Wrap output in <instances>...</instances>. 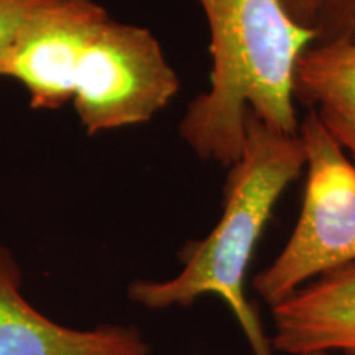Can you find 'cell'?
I'll return each mask as SVG.
<instances>
[{"label": "cell", "instance_id": "cell-1", "mask_svg": "<svg viewBox=\"0 0 355 355\" xmlns=\"http://www.w3.org/2000/svg\"><path fill=\"white\" fill-rule=\"evenodd\" d=\"M2 78L24 84L33 109L73 101L87 135L146 123L180 91L158 38L114 20L96 0L43 8L13 44Z\"/></svg>", "mask_w": 355, "mask_h": 355}, {"label": "cell", "instance_id": "cell-2", "mask_svg": "<svg viewBox=\"0 0 355 355\" xmlns=\"http://www.w3.org/2000/svg\"><path fill=\"white\" fill-rule=\"evenodd\" d=\"M198 3L209 26V87L186 107L180 137L204 162L229 168L242 153L247 114L298 133L293 78L314 33L296 25L279 0Z\"/></svg>", "mask_w": 355, "mask_h": 355}, {"label": "cell", "instance_id": "cell-3", "mask_svg": "<svg viewBox=\"0 0 355 355\" xmlns=\"http://www.w3.org/2000/svg\"><path fill=\"white\" fill-rule=\"evenodd\" d=\"M304 152L298 133L278 132L247 114L242 153L229 166L222 214L201 241L180 252L181 272L170 279H137L127 288L132 303L150 311L188 308L206 295L224 301L254 355H277L270 332L245 293L255 248L275 206L301 175Z\"/></svg>", "mask_w": 355, "mask_h": 355}, {"label": "cell", "instance_id": "cell-4", "mask_svg": "<svg viewBox=\"0 0 355 355\" xmlns=\"http://www.w3.org/2000/svg\"><path fill=\"white\" fill-rule=\"evenodd\" d=\"M298 135L306 168L298 220L282 252L252 279L268 308L355 263V163L313 110L300 121Z\"/></svg>", "mask_w": 355, "mask_h": 355}, {"label": "cell", "instance_id": "cell-5", "mask_svg": "<svg viewBox=\"0 0 355 355\" xmlns=\"http://www.w3.org/2000/svg\"><path fill=\"white\" fill-rule=\"evenodd\" d=\"M21 283L19 261L0 243V355H150L135 326L74 329L58 324L28 303Z\"/></svg>", "mask_w": 355, "mask_h": 355}, {"label": "cell", "instance_id": "cell-6", "mask_svg": "<svg viewBox=\"0 0 355 355\" xmlns=\"http://www.w3.org/2000/svg\"><path fill=\"white\" fill-rule=\"evenodd\" d=\"M270 311L277 354L355 355V263L322 275Z\"/></svg>", "mask_w": 355, "mask_h": 355}, {"label": "cell", "instance_id": "cell-7", "mask_svg": "<svg viewBox=\"0 0 355 355\" xmlns=\"http://www.w3.org/2000/svg\"><path fill=\"white\" fill-rule=\"evenodd\" d=\"M293 97L355 163V43H311L296 63Z\"/></svg>", "mask_w": 355, "mask_h": 355}, {"label": "cell", "instance_id": "cell-8", "mask_svg": "<svg viewBox=\"0 0 355 355\" xmlns=\"http://www.w3.org/2000/svg\"><path fill=\"white\" fill-rule=\"evenodd\" d=\"M60 0H0V78L8 53L35 17Z\"/></svg>", "mask_w": 355, "mask_h": 355}, {"label": "cell", "instance_id": "cell-9", "mask_svg": "<svg viewBox=\"0 0 355 355\" xmlns=\"http://www.w3.org/2000/svg\"><path fill=\"white\" fill-rule=\"evenodd\" d=\"M355 43V0H322L313 43Z\"/></svg>", "mask_w": 355, "mask_h": 355}, {"label": "cell", "instance_id": "cell-10", "mask_svg": "<svg viewBox=\"0 0 355 355\" xmlns=\"http://www.w3.org/2000/svg\"><path fill=\"white\" fill-rule=\"evenodd\" d=\"M279 2L296 25L316 33L322 0H279Z\"/></svg>", "mask_w": 355, "mask_h": 355}, {"label": "cell", "instance_id": "cell-11", "mask_svg": "<svg viewBox=\"0 0 355 355\" xmlns=\"http://www.w3.org/2000/svg\"><path fill=\"white\" fill-rule=\"evenodd\" d=\"M311 355H331V354H326V352H316V354H311Z\"/></svg>", "mask_w": 355, "mask_h": 355}]
</instances>
